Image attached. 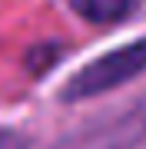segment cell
I'll return each mask as SVG.
<instances>
[{"instance_id":"obj_2","label":"cell","mask_w":146,"mask_h":149,"mask_svg":"<svg viewBox=\"0 0 146 149\" xmlns=\"http://www.w3.org/2000/svg\"><path fill=\"white\" fill-rule=\"evenodd\" d=\"M70 7L90 23H113L130 10V0H70Z\"/></svg>"},{"instance_id":"obj_3","label":"cell","mask_w":146,"mask_h":149,"mask_svg":"<svg viewBox=\"0 0 146 149\" xmlns=\"http://www.w3.org/2000/svg\"><path fill=\"white\" fill-rule=\"evenodd\" d=\"M0 149H30V146H27L23 136L10 133V129H0Z\"/></svg>"},{"instance_id":"obj_1","label":"cell","mask_w":146,"mask_h":149,"mask_svg":"<svg viewBox=\"0 0 146 149\" xmlns=\"http://www.w3.org/2000/svg\"><path fill=\"white\" fill-rule=\"evenodd\" d=\"M146 70V37L130 43L123 50H113V53L93 60L90 66H83L80 73L66 83L63 96L66 100H87V96H96V93H106L113 86L133 80L136 73Z\"/></svg>"}]
</instances>
